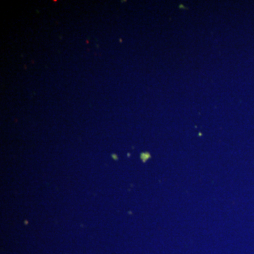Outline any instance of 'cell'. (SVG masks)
Wrapping results in <instances>:
<instances>
[]
</instances>
